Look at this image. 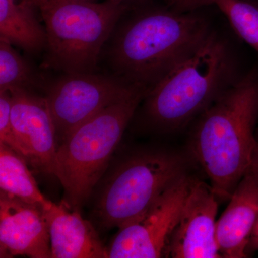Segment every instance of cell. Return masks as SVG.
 <instances>
[{"label":"cell","mask_w":258,"mask_h":258,"mask_svg":"<svg viewBox=\"0 0 258 258\" xmlns=\"http://www.w3.org/2000/svg\"><path fill=\"white\" fill-rule=\"evenodd\" d=\"M35 8L24 1L0 0V38L30 54L40 53L46 46V31Z\"/></svg>","instance_id":"5bb4252c"},{"label":"cell","mask_w":258,"mask_h":258,"mask_svg":"<svg viewBox=\"0 0 258 258\" xmlns=\"http://www.w3.org/2000/svg\"><path fill=\"white\" fill-rule=\"evenodd\" d=\"M217 221L216 237L222 257L243 258L258 217V175L248 171Z\"/></svg>","instance_id":"7c38bea8"},{"label":"cell","mask_w":258,"mask_h":258,"mask_svg":"<svg viewBox=\"0 0 258 258\" xmlns=\"http://www.w3.org/2000/svg\"><path fill=\"white\" fill-rule=\"evenodd\" d=\"M200 116L191 138L194 157L218 198L230 200L249 171L257 143L258 67L241 76Z\"/></svg>","instance_id":"7a4b0ae2"},{"label":"cell","mask_w":258,"mask_h":258,"mask_svg":"<svg viewBox=\"0 0 258 258\" xmlns=\"http://www.w3.org/2000/svg\"><path fill=\"white\" fill-rule=\"evenodd\" d=\"M11 94L0 92V143L11 148L22 156L29 164L28 153L19 139L11 120Z\"/></svg>","instance_id":"ac0fdd59"},{"label":"cell","mask_w":258,"mask_h":258,"mask_svg":"<svg viewBox=\"0 0 258 258\" xmlns=\"http://www.w3.org/2000/svg\"><path fill=\"white\" fill-rule=\"evenodd\" d=\"M28 164L11 148L0 143V191L45 211L53 203L39 189Z\"/></svg>","instance_id":"9a60e30c"},{"label":"cell","mask_w":258,"mask_h":258,"mask_svg":"<svg viewBox=\"0 0 258 258\" xmlns=\"http://www.w3.org/2000/svg\"><path fill=\"white\" fill-rule=\"evenodd\" d=\"M52 258L43 210L0 191V257Z\"/></svg>","instance_id":"8fae6325"},{"label":"cell","mask_w":258,"mask_h":258,"mask_svg":"<svg viewBox=\"0 0 258 258\" xmlns=\"http://www.w3.org/2000/svg\"><path fill=\"white\" fill-rule=\"evenodd\" d=\"M258 250V217L257 221L252 230V235H251L250 240H249L248 249L247 252L249 251Z\"/></svg>","instance_id":"ffe728a7"},{"label":"cell","mask_w":258,"mask_h":258,"mask_svg":"<svg viewBox=\"0 0 258 258\" xmlns=\"http://www.w3.org/2000/svg\"><path fill=\"white\" fill-rule=\"evenodd\" d=\"M47 34L42 67L60 74L93 73L115 25L123 0H46L39 7Z\"/></svg>","instance_id":"277c9868"},{"label":"cell","mask_w":258,"mask_h":258,"mask_svg":"<svg viewBox=\"0 0 258 258\" xmlns=\"http://www.w3.org/2000/svg\"><path fill=\"white\" fill-rule=\"evenodd\" d=\"M225 15L234 31L258 54V4L251 0H208Z\"/></svg>","instance_id":"e0dca14e"},{"label":"cell","mask_w":258,"mask_h":258,"mask_svg":"<svg viewBox=\"0 0 258 258\" xmlns=\"http://www.w3.org/2000/svg\"><path fill=\"white\" fill-rule=\"evenodd\" d=\"M186 174L174 153H134L115 166L102 184L93 212L103 230L123 227L142 215L171 185Z\"/></svg>","instance_id":"8992f818"},{"label":"cell","mask_w":258,"mask_h":258,"mask_svg":"<svg viewBox=\"0 0 258 258\" xmlns=\"http://www.w3.org/2000/svg\"><path fill=\"white\" fill-rule=\"evenodd\" d=\"M140 90L144 91L99 71L61 74L53 81H47L42 92L55 124L57 147L76 127L106 107Z\"/></svg>","instance_id":"52a82bcc"},{"label":"cell","mask_w":258,"mask_h":258,"mask_svg":"<svg viewBox=\"0 0 258 258\" xmlns=\"http://www.w3.org/2000/svg\"><path fill=\"white\" fill-rule=\"evenodd\" d=\"M13 1L17 2V3H18V0H13ZM21 1H22V0H21Z\"/></svg>","instance_id":"cb8c5ba5"},{"label":"cell","mask_w":258,"mask_h":258,"mask_svg":"<svg viewBox=\"0 0 258 258\" xmlns=\"http://www.w3.org/2000/svg\"><path fill=\"white\" fill-rule=\"evenodd\" d=\"M22 1L25 2V3H28V4L32 5L35 8H38L40 5H42L44 2L46 0H22Z\"/></svg>","instance_id":"7402d4cb"},{"label":"cell","mask_w":258,"mask_h":258,"mask_svg":"<svg viewBox=\"0 0 258 258\" xmlns=\"http://www.w3.org/2000/svg\"><path fill=\"white\" fill-rule=\"evenodd\" d=\"M194 11L149 10L126 18L123 14L102 50L103 72L149 92L211 33L207 20Z\"/></svg>","instance_id":"6da1fadb"},{"label":"cell","mask_w":258,"mask_h":258,"mask_svg":"<svg viewBox=\"0 0 258 258\" xmlns=\"http://www.w3.org/2000/svg\"><path fill=\"white\" fill-rule=\"evenodd\" d=\"M217 200L211 185L191 179L166 257H222L216 237Z\"/></svg>","instance_id":"9c48e42d"},{"label":"cell","mask_w":258,"mask_h":258,"mask_svg":"<svg viewBox=\"0 0 258 258\" xmlns=\"http://www.w3.org/2000/svg\"><path fill=\"white\" fill-rule=\"evenodd\" d=\"M191 179L185 174L138 218L118 229L108 248V257H166Z\"/></svg>","instance_id":"ba28073f"},{"label":"cell","mask_w":258,"mask_h":258,"mask_svg":"<svg viewBox=\"0 0 258 258\" xmlns=\"http://www.w3.org/2000/svg\"><path fill=\"white\" fill-rule=\"evenodd\" d=\"M11 120L36 170L55 175L57 135L52 115L43 95L27 90L10 91Z\"/></svg>","instance_id":"30bf717a"},{"label":"cell","mask_w":258,"mask_h":258,"mask_svg":"<svg viewBox=\"0 0 258 258\" xmlns=\"http://www.w3.org/2000/svg\"><path fill=\"white\" fill-rule=\"evenodd\" d=\"M137 91L76 127L57 147L55 176L64 202L80 210L106 173L112 155L144 97Z\"/></svg>","instance_id":"5b68a950"},{"label":"cell","mask_w":258,"mask_h":258,"mask_svg":"<svg viewBox=\"0 0 258 258\" xmlns=\"http://www.w3.org/2000/svg\"><path fill=\"white\" fill-rule=\"evenodd\" d=\"M50 234L52 258H108V250L91 222L64 202L43 211Z\"/></svg>","instance_id":"4fadbf2b"},{"label":"cell","mask_w":258,"mask_h":258,"mask_svg":"<svg viewBox=\"0 0 258 258\" xmlns=\"http://www.w3.org/2000/svg\"><path fill=\"white\" fill-rule=\"evenodd\" d=\"M176 10L180 11H192L209 5L208 0H169Z\"/></svg>","instance_id":"d6986e66"},{"label":"cell","mask_w":258,"mask_h":258,"mask_svg":"<svg viewBox=\"0 0 258 258\" xmlns=\"http://www.w3.org/2000/svg\"><path fill=\"white\" fill-rule=\"evenodd\" d=\"M13 46L9 42L0 38V92L20 89L43 91L46 80Z\"/></svg>","instance_id":"2e32d148"},{"label":"cell","mask_w":258,"mask_h":258,"mask_svg":"<svg viewBox=\"0 0 258 258\" xmlns=\"http://www.w3.org/2000/svg\"><path fill=\"white\" fill-rule=\"evenodd\" d=\"M251 1L254 2V3H256L257 4H258V0H251Z\"/></svg>","instance_id":"603a6c76"},{"label":"cell","mask_w":258,"mask_h":258,"mask_svg":"<svg viewBox=\"0 0 258 258\" xmlns=\"http://www.w3.org/2000/svg\"><path fill=\"white\" fill-rule=\"evenodd\" d=\"M249 170L255 173L258 175V141L257 144H256L255 149L254 150Z\"/></svg>","instance_id":"44dd1931"},{"label":"cell","mask_w":258,"mask_h":258,"mask_svg":"<svg viewBox=\"0 0 258 258\" xmlns=\"http://www.w3.org/2000/svg\"><path fill=\"white\" fill-rule=\"evenodd\" d=\"M227 44L211 32L198 50L144 97L152 126L171 132L201 115L240 77Z\"/></svg>","instance_id":"3957f363"}]
</instances>
